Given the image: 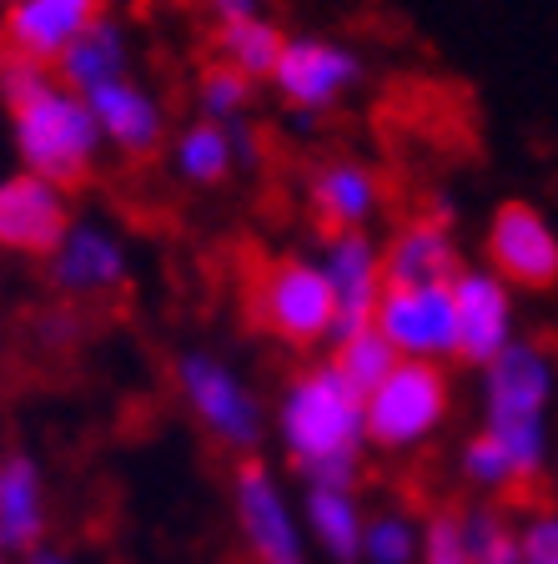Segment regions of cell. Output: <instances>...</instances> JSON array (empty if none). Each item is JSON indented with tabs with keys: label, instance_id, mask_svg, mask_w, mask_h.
Segmentation results:
<instances>
[{
	"label": "cell",
	"instance_id": "7c38bea8",
	"mask_svg": "<svg viewBox=\"0 0 558 564\" xmlns=\"http://www.w3.org/2000/svg\"><path fill=\"white\" fill-rule=\"evenodd\" d=\"M453 313H458V364L489 368L493 358L518 343L513 317V288L493 268H463L453 278Z\"/></svg>",
	"mask_w": 558,
	"mask_h": 564
},
{
	"label": "cell",
	"instance_id": "5bb4252c",
	"mask_svg": "<svg viewBox=\"0 0 558 564\" xmlns=\"http://www.w3.org/2000/svg\"><path fill=\"white\" fill-rule=\"evenodd\" d=\"M232 505H237V524H242L247 550L256 554V564H307L303 550V529L292 519L287 494L277 489L262 464H242L232 484Z\"/></svg>",
	"mask_w": 558,
	"mask_h": 564
},
{
	"label": "cell",
	"instance_id": "d6986e66",
	"mask_svg": "<svg viewBox=\"0 0 558 564\" xmlns=\"http://www.w3.org/2000/svg\"><path fill=\"white\" fill-rule=\"evenodd\" d=\"M383 207V182L378 172L352 156H338V162H322L313 172V212L317 223L332 232H368V223Z\"/></svg>",
	"mask_w": 558,
	"mask_h": 564
},
{
	"label": "cell",
	"instance_id": "83f0119b",
	"mask_svg": "<svg viewBox=\"0 0 558 564\" xmlns=\"http://www.w3.org/2000/svg\"><path fill=\"white\" fill-rule=\"evenodd\" d=\"M362 554L372 564H413L423 554V540L403 514H378L362 529Z\"/></svg>",
	"mask_w": 558,
	"mask_h": 564
},
{
	"label": "cell",
	"instance_id": "52a82bcc",
	"mask_svg": "<svg viewBox=\"0 0 558 564\" xmlns=\"http://www.w3.org/2000/svg\"><path fill=\"white\" fill-rule=\"evenodd\" d=\"M372 328L393 343V352L403 364H448V358H458L453 282L383 288V303H378Z\"/></svg>",
	"mask_w": 558,
	"mask_h": 564
},
{
	"label": "cell",
	"instance_id": "cb8c5ba5",
	"mask_svg": "<svg viewBox=\"0 0 558 564\" xmlns=\"http://www.w3.org/2000/svg\"><path fill=\"white\" fill-rule=\"evenodd\" d=\"M332 364H338V373L348 378L352 388H358L362 399H368L372 388L383 383V378L393 373L403 358H397L393 343H387L378 328H362V333H352V338L332 343Z\"/></svg>",
	"mask_w": 558,
	"mask_h": 564
},
{
	"label": "cell",
	"instance_id": "9a60e30c",
	"mask_svg": "<svg viewBox=\"0 0 558 564\" xmlns=\"http://www.w3.org/2000/svg\"><path fill=\"white\" fill-rule=\"evenodd\" d=\"M106 15V0H6V46L11 56L41 61L56 70V61L76 46Z\"/></svg>",
	"mask_w": 558,
	"mask_h": 564
},
{
	"label": "cell",
	"instance_id": "4fadbf2b",
	"mask_svg": "<svg viewBox=\"0 0 558 564\" xmlns=\"http://www.w3.org/2000/svg\"><path fill=\"white\" fill-rule=\"evenodd\" d=\"M46 262H51V288L66 297H111L131 278V252L121 242V232L96 223V217L70 223V232L61 237V247Z\"/></svg>",
	"mask_w": 558,
	"mask_h": 564
},
{
	"label": "cell",
	"instance_id": "603a6c76",
	"mask_svg": "<svg viewBox=\"0 0 558 564\" xmlns=\"http://www.w3.org/2000/svg\"><path fill=\"white\" fill-rule=\"evenodd\" d=\"M211 46H217L221 66L242 70L247 82H272V70H277V56H282V46H287V35L277 31V21L256 15V21L217 25Z\"/></svg>",
	"mask_w": 558,
	"mask_h": 564
},
{
	"label": "cell",
	"instance_id": "484cf974",
	"mask_svg": "<svg viewBox=\"0 0 558 564\" xmlns=\"http://www.w3.org/2000/svg\"><path fill=\"white\" fill-rule=\"evenodd\" d=\"M252 86H256V82H247L242 70H232V66H221V61H211V66L201 70V82H197L201 117L237 127V121H242V111L252 106Z\"/></svg>",
	"mask_w": 558,
	"mask_h": 564
},
{
	"label": "cell",
	"instance_id": "e575fe53",
	"mask_svg": "<svg viewBox=\"0 0 558 564\" xmlns=\"http://www.w3.org/2000/svg\"><path fill=\"white\" fill-rule=\"evenodd\" d=\"M524 564H558V560H524Z\"/></svg>",
	"mask_w": 558,
	"mask_h": 564
},
{
	"label": "cell",
	"instance_id": "1f68e13d",
	"mask_svg": "<svg viewBox=\"0 0 558 564\" xmlns=\"http://www.w3.org/2000/svg\"><path fill=\"white\" fill-rule=\"evenodd\" d=\"M217 25H232V21H256L262 15V0H207Z\"/></svg>",
	"mask_w": 558,
	"mask_h": 564
},
{
	"label": "cell",
	"instance_id": "d6a6232c",
	"mask_svg": "<svg viewBox=\"0 0 558 564\" xmlns=\"http://www.w3.org/2000/svg\"><path fill=\"white\" fill-rule=\"evenodd\" d=\"M31 564H70V560H66V554H51V550H35Z\"/></svg>",
	"mask_w": 558,
	"mask_h": 564
},
{
	"label": "cell",
	"instance_id": "d4e9b609",
	"mask_svg": "<svg viewBox=\"0 0 558 564\" xmlns=\"http://www.w3.org/2000/svg\"><path fill=\"white\" fill-rule=\"evenodd\" d=\"M463 544H468V564H524L518 529H513L499 509H473V514H463Z\"/></svg>",
	"mask_w": 558,
	"mask_h": 564
},
{
	"label": "cell",
	"instance_id": "836d02e7",
	"mask_svg": "<svg viewBox=\"0 0 558 564\" xmlns=\"http://www.w3.org/2000/svg\"><path fill=\"white\" fill-rule=\"evenodd\" d=\"M6 56H11V46H6V6H0V66H6Z\"/></svg>",
	"mask_w": 558,
	"mask_h": 564
},
{
	"label": "cell",
	"instance_id": "ba28073f",
	"mask_svg": "<svg viewBox=\"0 0 558 564\" xmlns=\"http://www.w3.org/2000/svg\"><path fill=\"white\" fill-rule=\"evenodd\" d=\"M272 86L292 111L317 117V111H332L342 96L362 86V56L342 41H327V35H287Z\"/></svg>",
	"mask_w": 558,
	"mask_h": 564
},
{
	"label": "cell",
	"instance_id": "7a4b0ae2",
	"mask_svg": "<svg viewBox=\"0 0 558 564\" xmlns=\"http://www.w3.org/2000/svg\"><path fill=\"white\" fill-rule=\"evenodd\" d=\"M558 399V358L544 343L518 338L483 368V434L499 438L518 479H538L548 464V413Z\"/></svg>",
	"mask_w": 558,
	"mask_h": 564
},
{
	"label": "cell",
	"instance_id": "44dd1931",
	"mask_svg": "<svg viewBox=\"0 0 558 564\" xmlns=\"http://www.w3.org/2000/svg\"><path fill=\"white\" fill-rule=\"evenodd\" d=\"M46 534V489L31 454L0 458V550H31Z\"/></svg>",
	"mask_w": 558,
	"mask_h": 564
},
{
	"label": "cell",
	"instance_id": "ffe728a7",
	"mask_svg": "<svg viewBox=\"0 0 558 564\" xmlns=\"http://www.w3.org/2000/svg\"><path fill=\"white\" fill-rule=\"evenodd\" d=\"M131 76V41H127V25L101 15L86 35H76V46L56 61V82L70 86L76 96H91L101 86L121 82Z\"/></svg>",
	"mask_w": 558,
	"mask_h": 564
},
{
	"label": "cell",
	"instance_id": "f546056e",
	"mask_svg": "<svg viewBox=\"0 0 558 564\" xmlns=\"http://www.w3.org/2000/svg\"><path fill=\"white\" fill-rule=\"evenodd\" d=\"M423 564H468L463 544V514H433L428 534H423Z\"/></svg>",
	"mask_w": 558,
	"mask_h": 564
},
{
	"label": "cell",
	"instance_id": "e0dca14e",
	"mask_svg": "<svg viewBox=\"0 0 558 564\" xmlns=\"http://www.w3.org/2000/svg\"><path fill=\"white\" fill-rule=\"evenodd\" d=\"M86 106H91L96 127H101V141L106 147H117L121 156H152L156 147H162L166 111H162V101H156L141 82H131V76H121V82L91 91Z\"/></svg>",
	"mask_w": 558,
	"mask_h": 564
},
{
	"label": "cell",
	"instance_id": "7402d4cb",
	"mask_svg": "<svg viewBox=\"0 0 558 564\" xmlns=\"http://www.w3.org/2000/svg\"><path fill=\"white\" fill-rule=\"evenodd\" d=\"M303 519L313 529V540L322 544L327 554L338 564H352L362 554V509H358V494L352 489H332V484H313L307 489V505Z\"/></svg>",
	"mask_w": 558,
	"mask_h": 564
},
{
	"label": "cell",
	"instance_id": "ac0fdd59",
	"mask_svg": "<svg viewBox=\"0 0 558 564\" xmlns=\"http://www.w3.org/2000/svg\"><path fill=\"white\" fill-rule=\"evenodd\" d=\"M256 162V137L237 121H192V127L176 131L172 141V166L182 176L186 187H221L237 166H252Z\"/></svg>",
	"mask_w": 558,
	"mask_h": 564
},
{
	"label": "cell",
	"instance_id": "4316f807",
	"mask_svg": "<svg viewBox=\"0 0 558 564\" xmlns=\"http://www.w3.org/2000/svg\"><path fill=\"white\" fill-rule=\"evenodd\" d=\"M463 479L473 484L478 494H508V489H518V469H513V458L503 454V444L499 438H489V434H473L463 444Z\"/></svg>",
	"mask_w": 558,
	"mask_h": 564
},
{
	"label": "cell",
	"instance_id": "9c48e42d",
	"mask_svg": "<svg viewBox=\"0 0 558 564\" xmlns=\"http://www.w3.org/2000/svg\"><path fill=\"white\" fill-rule=\"evenodd\" d=\"M483 247H489V268L508 288L548 293L558 282V232L544 212L528 207V202H503L493 212Z\"/></svg>",
	"mask_w": 558,
	"mask_h": 564
},
{
	"label": "cell",
	"instance_id": "5b68a950",
	"mask_svg": "<svg viewBox=\"0 0 558 564\" xmlns=\"http://www.w3.org/2000/svg\"><path fill=\"white\" fill-rule=\"evenodd\" d=\"M453 403V378L442 364H397L383 383L362 399V419H368V444L378 448H418L448 419Z\"/></svg>",
	"mask_w": 558,
	"mask_h": 564
},
{
	"label": "cell",
	"instance_id": "f1b7e54d",
	"mask_svg": "<svg viewBox=\"0 0 558 564\" xmlns=\"http://www.w3.org/2000/svg\"><path fill=\"white\" fill-rule=\"evenodd\" d=\"M51 82H56V70H51V66L25 61V56H6V66H0V106H6V111H15V106H25L31 96L46 91Z\"/></svg>",
	"mask_w": 558,
	"mask_h": 564
},
{
	"label": "cell",
	"instance_id": "277c9868",
	"mask_svg": "<svg viewBox=\"0 0 558 564\" xmlns=\"http://www.w3.org/2000/svg\"><path fill=\"white\" fill-rule=\"evenodd\" d=\"M252 317L262 333H272L277 343H292V348L332 343L338 303H332V288H327L317 258H277L256 272Z\"/></svg>",
	"mask_w": 558,
	"mask_h": 564
},
{
	"label": "cell",
	"instance_id": "4dcf8cb0",
	"mask_svg": "<svg viewBox=\"0 0 558 564\" xmlns=\"http://www.w3.org/2000/svg\"><path fill=\"white\" fill-rule=\"evenodd\" d=\"M518 550H524V560H558V514L528 519L518 534Z\"/></svg>",
	"mask_w": 558,
	"mask_h": 564
},
{
	"label": "cell",
	"instance_id": "3957f363",
	"mask_svg": "<svg viewBox=\"0 0 558 564\" xmlns=\"http://www.w3.org/2000/svg\"><path fill=\"white\" fill-rule=\"evenodd\" d=\"M11 147L21 156V172L46 176V182L70 192L96 172V156H101L106 141L86 96L51 82L41 96H31L11 111Z\"/></svg>",
	"mask_w": 558,
	"mask_h": 564
},
{
	"label": "cell",
	"instance_id": "8992f818",
	"mask_svg": "<svg viewBox=\"0 0 558 564\" xmlns=\"http://www.w3.org/2000/svg\"><path fill=\"white\" fill-rule=\"evenodd\" d=\"M172 378H176V393H182V403L197 413V423L207 429L211 438H217V444L242 448V454L262 444L267 413H262V403H256L252 388L237 378V368H227L217 352L186 348L182 358H176Z\"/></svg>",
	"mask_w": 558,
	"mask_h": 564
},
{
	"label": "cell",
	"instance_id": "2e32d148",
	"mask_svg": "<svg viewBox=\"0 0 558 564\" xmlns=\"http://www.w3.org/2000/svg\"><path fill=\"white\" fill-rule=\"evenodd\" d=\"M463 272V252H458L448 207L418 217V223L397 227L383 242V282L387 288H428V282H453Z\"/></svg>",
	"mask_w": 558,
	"mask_h": 564
},
{
	"label": "cell",
	"instance_id": "8fae6325",
	"mask_svg": "<svg viewBox=\"0 0 558 564\" xmlns=\"http://www.w3.org/2000/svg\"><path fill=\"white\" fill-rule=\"evenodd\" d=\"M332 303H338V323H332V343L352 338V333L372 328L378 303H383V247L372 242L368 232H332L317 252Z\"/></svg>",
	"mask_w": 558,
	"mask_h": 564
},
{
	"label": "cell",
	"instance_id": "6da1fadb",
	"mask_svg": "<svg viewBox=\"0 0 558 564\" xmlns=\"http://www.w3.org/2000/svg\"><path fill=\"white\" fill-rule=\"evenodd\" d=\"M277 438L313 484L352 489L362 469V448H368V419H362V393L338 373L332 358L303 368L282 388Z\"/></svg>",
	"mask_w": 558,
	"mask_h": 564
},
{
	"label": "cell",
	"instance_id": "30bf717a",
	"mask_svg": "<svg viewBox=\"0 0 558 564\" xmlns=\"http://www.w3.org/2000/svg\"><path fill=\"white\" fill-rule=\"evenodd\" d=\"M70 197L66 187L31 172L0 176V252L11 258H51L61 237L70 232Z\"/></svg>",
	"mask_w": 558,
	"mask_h": 564
}]
</instances>
